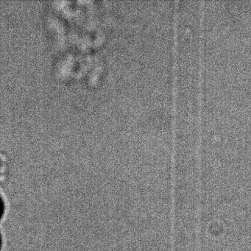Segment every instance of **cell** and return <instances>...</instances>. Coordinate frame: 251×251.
<instances>
[]
</instances>
